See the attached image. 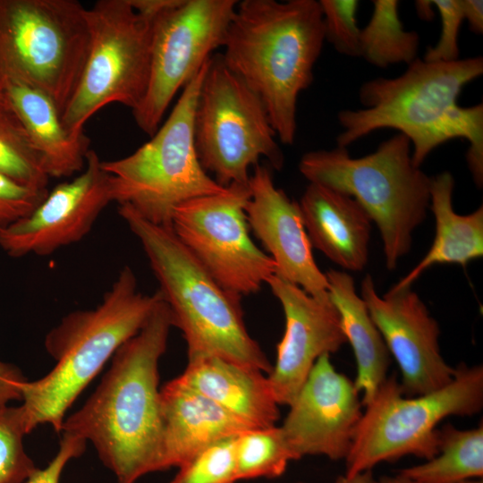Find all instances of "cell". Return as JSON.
Returning a JSON list of instances; mask_svg holds the SVG:
<instances>
[{"label":"cell","instance_id":"obj_1","mask_svg":"<svg viewBox=\"0 0 483 483\" xmlns=\"http://www.w3.org/2000/svg\"><path fill=\"white\" fill-rule=\"evenodd\" d=\"M174 326L162 300L141 327L113 355L112 364L61 432L89 440L117 483H136L165 470L158 363Z\"/></svg>","mask_w":483,"mask_h":483},{"label":"cell","instance_id":"obj_2","mask_svg":"<svg viewBox=\"0 0 483 483\" xmlns=\"http://www.w3.org/2000/svg\"><path fill=\"white\" fill-rule=\"evenodd\" d=\"M483 73L482 56L450 63L417 58L394 78H376L359 89L363 108L337 114L342 131L336 146L347 148L381 129H394L411 145L413 164L420 167L442 144L464 139L469 142L466 162L478 188L483 185V105H459L465 85Z\"/></svg>","mask_w":483,"mask_h":483},{"label":"cell","instance_id":"obj_3","mask_svg":"<svg viewBox=\"0 0 483 483\" xmlns=\"http://www.w3.org/2000/svg\"><path fill=\"white\" fill-rule=\"evenodd\" d=\"M324 42L317 0L237 3L221 56L261 100L283 144L294 143L298 97L313 81Z\"/></svg>","mask_w":483,"mask_h":483},{"label":"cell","instance_id":"obj_4","mask_svg":"<svg viewBox=\"0 0 483 483\" xmlns=\"http://www.w3.org/2000/svg\"><path fill=\"white\" fill-rule=\"evenodd\" d=\"M162 300L158 290L152 294L140 292L134 271L124 266L96 308L64 317L45 338L55 366L45 377L26 380L21 386L28 433L45 423L61 432L66 411Z\"/></svg>","mask_w":483,"mask_h":483},{"label":"cell","instance_id":"obj_5","mask_svg":"<svg viewBox=\"0 0 483 483\" xmlns=\"http://www.w3.org/2000/svg\"><path fill=\"white\" fill-rule=\"evenodd\" d=\"M118 214L142 246L188 356L212 355L267 375L273 365L247 330L242 297L224 288L171 226L149 222L127 207H118Z\"/></svg>","mask_w":483,"mask_h":483},{"label":"cell","instance_id":"obj_6","mask_svg":"<svg viewBox=\"0 0 483 483\" xmlns=\"http://www.w3.org/2000/svg\"><path fill=\"white\" fill-rule=\"evenodd\" d=\"M299 171L309 182L358 202L379 231L386 267L394 270L409 253L412 233L430 204L431 177L413 164L409 139L398 132L357 158L338 146L309 151L301 157Z\"/></svg>","mask_w":483,"mask_h":483},{"label":"cell","instance_id":"obj_7","mask_svg":"<svg viewBox=\"0 0 483 483\" xmlns=\"http://www.w3.org/2000/svg\"><path fill=\"white\" fill-rule=\"evenodd\" d=\"M209 59L182 89L149 140L124 157L101 161L112 202L157 225L171 226L177 206L226 189L203 169L194 143L195 108Z\"/></svg>","mask_w":483,"mask_h":483},{"label":"cell","instance_id":"obj_8","mask_svg":"<svg viewBox=\"0 0 483 483\" xmlns=\"http://www.w3.org/2000/svg\"><path fill=\"white\" fill-rule=\"evenodd\" d=\"M365 411L346 457V475L372 470L407 455L428 460L438 452V424L470 417L483 408V367L459 364L452 381L434 392L408 397L395 374L386 377Z\"/></svg>","mask_w":483,"mask_h":483},{"label":"cell","instance_id":"obj_9","mask_svg":"<svg viewBox=\"0 0 483 483\" xmlns=\"http://www.w3.org/2000/svg\"><path fill=\"white\" fill-rule=\"evenodd\" d=\"M86 12L76 0H0V87L30 85L62 114L88 56Z\"/></svg>","mask_w":483,"mask_h":483},{"label":"cell","instance_id":"obj_10","mask_svg":"<svg viewBox=\"0 0 483 483\" xmlns=\"http://www.w3.org/2000/svg\"><path fill=\"white\" fill-rule=\"evenodd\" d=\"M261 100L221 55L209 59L194 114V143L203 169L222 187L248 184L265 158L281 170L284 157Z\"/></svg>","mask_w":483,"mask_h":483},{"label":"cell","instance_id":"obj_11","mask_svg":"<svg viewBox=\"0 0 483 483\" xmlns=\"http://www.w3.org/2000/svg\"><path fill=\"white\" fill-rule=\"evenodd\" d=\"M89 46L79 84L61 114L72 134L103 107L117 103L133 111L149 80L156 19L139 13L130 0H98L87 8Z\"/></svg>","mask_w":483,"mask_h":483},{"label":"cell","instance_id":"obj_12","mask_svg":"<svg viewBox=\"0 0 483 483\" xmlns=\"http://www.w3.org/2000/svg\"><path fill=\"white\" fill-rule=\"evenodd\" d=\"M249 197V183H233L223 192L180 204L171 222L176 236L210 275L242 298L258 292L276 270L250 235Z\"/></svg>","mask_w":483,"mask_h":483},{"label":"cell","instance_id":"obj_13","mask_svg":"<svg viewBox=\"0 0 483 483\" xmlns=\"http://www.w3.org/2000/svg\"><path fill=\"white\" fill-rule=\"evenodd\" d=\"M237 0H180L156 19L149 80L132 111L137 126L152 136L177 92L223 47Z\"/></svg>","mask_w":483,"mask_h":483},{"label":"cell","instance_id":"obj_14","mask_svg":"<svg viewBox=\"0 0 483 483\" xmlns=\"http://www.w3.org/2000/svg\"><path fill=\"white\" fill-rule=\"evenodd\" d=\"M360 297L398 365L405 396L428 394L452 381L455 368L441 353L439 325L411 286H393L379 296L368 274L361 282Z\"/></svg>","mask_w":483,"mask_h":483},{"label":"cell","instance_id":"obj_15","mask_svg":"<svg viewBox=\"0 0 483 483\" xmlns=\"http://www.w3.org/2000/svg\"><path fill=\"white\" fill-rule=\"evenodd\" d=\"M101 161L89 149L80 174L48 191L29 216L0 232V248L14 258L48 256L82 240L112 202Z\"/></svg>","mask_w":483,"mask_h":483},{"label":"cell","instance_id":"obj_16","mask_svg":"<svg viewBox=\"0 0 483 483\" xmlns=\"http://www.w3.org/2000/svg\"><path fill=\"white\" fill-rule=\"evenodd\" d=\"M362 406L354 381L335 369L329 354L319 357L280 426L294 460L306 455L345 460Z\"/></svg>","mask_w":483,"mask_h":483},{"label":"cell","instance_id":"obj_17","mask_svg":"<svg viewBox=\"0 0 483 483\" xmlns=\"http://www.w3.org/2000/svg\"><path fill=\"white\" fill-rule=\"evenodd\" d=\"M267 284L279 301L285 319L275 363L267 377L278 404L289 406L318 359L338 352L346 339L330 297L315 298L276 275Z\"/></svg>","mask_w":483,"mask_h":483},{"label":"cell","instance_id":"obj_18","mask_svg":"<svg viewBox=\"0 0 483 483\" xmlns=\"http://www.w3.org/2000/svg\"><path fill=\"white\" fill-rule=\"evenodd\" d=\"M249 188L247 222L274 260L275 275L315 298L329 299L328 283L313 257L299 203L275 186L272 168L266 165L252 168Z\"/></svg>","mask_w":483,"mask_h":483},{"label":"cell","instance_id":"obj_19","mask_svg":"<svg viewBox=\"0 0 483 483\" xmlns=\"http://www.w3.org/2000/svg\"><path fill=\"white\" fill-rule=\"evenodd\" d=\"M165 470L205 447L256 428L177 377L160 389Z\"/></svg>","mask_w":483,"mask_h":483},{"label":"cell","instance_id":"obj_20","mask_svg":"<svg viewBox=\"0 0 483 483\" xmlns=\"http://www.w3.org/2000/svg\"><path fill=\"white\" fill-rule=\"evenodd\" d=\"M298 203L312 248L344 270H363L372 222L358 202L343 192L309 182Z\"/></svg>","mask_w":483,"mask_h":483},{"label":"cell","instance_id":"obj_21","mask_svg":"<svg viewBox=\"0 0 483 483\" xmlns=\"http://www.w3.org/2000/svg\"><path fill=\"white\" fill-rule=\"evenodd\" d=\"M264 372L212 355L188 356L178 380L253 428L275 426L280 417Z\"/></svg>","mask_w":483,"mask_h":483},{"label":"cell","instance_id":"obj_22","mask_svg":"<svg viewBox=\"0 0 483 483\" xmlns=\"http://www.w3.org/2000/svg\"><path fill=\"white\" fill-rule=\"evenodd\" d=\"M38 151L49 178L71 177L85 167L90 140L65 130L55 103L39 89L18 81L0 87Z\"/></svg>","mask_w":483,"mask_h":483},{"label":"cell","instance_id":"obj_23","mask_svg":"<svg viewBox=\"0 0 483 483\" xmlns=\"http://www.w3.org/2000/svg\"><path fill=\"white\" fill-rule=\"evenodd\" d=\"M454 179L449 172L431 177L429 209L435 218V237L419 262L395 288L411 286L427 269L441 264L466 267L483 256V206L467 215L457 214L453 206Z\"/></svg>","mask_w":483,"mask_h":483},{"label":"cell","instance_id":"obj_24","mask_svg":"<svg viewBox=\"0 0 483 483\" xmlns=\"http://www.w3.org/2000/svg\"><path fill=\"white\" fill-rule=\"evenodd\" d=\"M325 275L330 300L339 313L346 343H350L354 353V384L362 394L364 405L388 377L391 355L366 303L356 292L352 276L332 268Z\"/></svg>","mask_w":483,"mask_h":483},{"label":"cell","instance_id":"obj_25","mask_svg":"<svg viewBox=\"0 0 483 483\" xmlns=\"http://www.w3.org/2000/svg\"><path fill=\"white\" fill-rule=\"evenodd\" d=\"M438 452L424 462L399 473L415 483H454L483 478V426L460 429L446 424L438 429Z\"/></svg>","mask_w":483,"mask_h":483},{"label":"cell","instance_id":"obj_26","mask_svg":"<svg viewBox=\"0 0 483 483\" xmlns=\"http://www.w3.org/2000/svg\"><path fill=\"white\" fill-rule=\"evenodd\" d=\"M371 17L360 30V56L386 69L393 64H411L418 57L419 36L405 30L399 18V2L374 0Z\"/></svg>","mask_w":483,"mask_h":483},{"label":"cell","instance_id":"obj_27","mask_svg":"<svg viewBox=\"0 0 483 483\" xmlns=\"http://www.w3.org/2000/svg\"><path fill=\"white\" fill-rule=\"evenodd\" d=\"M237 480L282 476L295 461L281 427L256 428L235 437Z\"/></svg>","mask_w":483,"mask_h":483},{"label":"cell","instance_id":"obj_28","mask_svg":"<svg viewBox=\"0 0 483 483\" xmlns=\"http://www.w3.org/2000/svg\"><path fill=\"white\" fill-rule=\"evenodd\" d=\"M0 174L30 189L48 191L50 178L27 131L10 107L1 104Z\"/></svg>","mask_w":483,"mask_h":483},{"label":"cell","instance_id":"obj_29","mask_svg":"<svg viewBox=\"0 0 483 483\" xmlns=\"http://www.w3.org/2000/svg\"><path fill=\"white\" fill-rule=\"evenodd\" d=\"M27 434L21 405L0 410V483H25L37 470L23 446Z\"/></svg>","mask_w":483,"mask_h":483},{"label":"cell","instance_id":"obj_30","mask_svg":"<svg viewBox=\"0 0 483 483\" xmlns=\"http://www.w3.org/2000/svg\"><path fill=\"white\" fill-rule=\"evenodd\" d=\"M235 437L216 442L179 466L169 483H235Z\"/></svg>","mask_w":483,"mask_h":483},{"label":"cell","instance_id":"obj_31","mask_svg":"<svg viewBox=\"0 0 483 483\" xmlns=\"http://www.w3.org/2000/svg\"><path fill=\"white\" fill-rule=\"evenodd\" d=\"M323 16L325 40L340 53L352 57L360 56V29L356 13V0H319Z\"/></svg>","mask_w":483,"mask_h":483},{"label":"cell","instance_id":"obj_32","mask_svg":"<svg viewBox=\"0 0 483 483\" xmlns=\"http://www.w3.org/2000/svg\"><path fill=\"white\" fill-rule=\"evenodd\" d=\"M441 19V31L436 44L428 47L423 57L430 63H450L460 55L459 33L464 21L462 0H434Z\"/></svg>","mask_w":483,"mask_h":483},{"label":"cell","instance_id":"obj_33","mask_svg":"<svg viewBox=\"0 0 483 483\" xmlns=\"http://www.w3.org/2000/svg\"><path fill=\"white\" fill-rule=\"evenodd\" d=\"M47 192L22 186L0 174V232L29 216Z\"/></svg>","mask_w":483,"mask_h":483},{"label":"cell","instance_id":"obj_34","mask_svg":"<svg viewBox=\"0 0 483 483\" xmlns=\"http://www.w3.org/2000/svg\"><path fill=\"white\" fill-rule=\"evenodd\" d=\"M86 443L81 437L63 433L56 455L45 469H37L25 483H59L60 476L66 463L83 453Z\"/></svg>","mask_w":483,"mask_h":483},{"label":"cell","instance_id":"obj_35","mask_svg":"<svg viewBox=\"0 0 483 483\" xmlns=\"http://www.w3.org/2000/svg\"><path fill=\"white\" fill-rule=\"evenodd\" d=\"M27 379L14 365L0 360V410L12 401L21 400V385Z\"/></svg>","mask_w":483,"mask_h":483},{"label":"cell","instance_id":"obj_36","mask_svg":"<svg viewBox=\"0 0 483 483\" xmlns=\"http://www.w3.org/2000/svg\"><path fill=\"white\" fill-rule=\"evenodd\" d=\"M180 0H130L133 8L141 15L157 19L174 7Z\"/></svg>","mask_w":483,"mask_h":483},{"label":"cell","instance_id":"obj_37","mask_svg":"<svg viewBox=\"0 0 483 483\" xmlns=\"http://www.w3.org/2000/svg\"><path fill=\"white\" fill-rule=\"evenodd\" d=\"M463 18L470 30L475 34L483 32V2L481 0H462Z\"/></svg>","mask_w":483,"mask_h":483},{"label":"cell","instance_id":"obj_38","mask_svg":"<svg viewBox=\"0 0 483 483\" xmlns=\"http://www.w3.org/2000/svg\"><path fill=\"white\" fill-rule=\"evenodd\" d=\"M334 483H382L375 478L372 470H366L353 475H340Z\"/></svg>","mask_w":483,"mask_h":483},{"label":"cell","instance_id":"obj_39","mask_svg":"<svg viewBox=\"0 0 483 483\" xmlns=\"http://www.w3.org/2000/svg\"><path fill=\"white\" fill-rule=\"evenodd\" d=\"M416 11L422 20L429 21L434 16V12L432 9L433 3L432 1H416L415 3Z\"/></svg>","mask_w":483,"mask_h":483},{"label":"cell","instance_id":"obj_40","mask_svg":"<svg viewBox=\"0 0 483 483\" xmlns=\"http://www.w3.org/2000/svg\"><path fill=\"white\" fill-rule=\"evenodd\" d=\"M380 480L382 483H415L400 473L395 476L383 477Z\"/></svg>","mask_w":483,"mask_h":483},{"label":"cell","instance_id":"obj_41","mask_svg":"<svg viewBox=\"0 0 483 483\" xmlns=\"http://www.w3.org/2000/svg\"><path fill=\"white\" fill-rule=\"evenodd\" d=\"M454 483H483V480L482 479H473L462 480V481H458Z\"/></svg>","mask_w":483,"mask_h":483},{"label":"cell","instance_id":"obj_42","mask_svg":"<svg viewBox=\"0 0 483 483\" xmlns=\"http://www.w3.org/2000/svg\"><path fill=\"white\" fill-rule=\"evenodd\" d=\"M0 104L1 105H7L6 102H5L4 97L1 90H0Z\"/></svg>","mask_w":483,"mask_h":483},{"label":"cell","instance_id":"obj_43","mask_svg":"<svg viewBox=\"0 0 483 483\" xmlns=\"http://www.w3.org/2000/svg\"><path fill=\"white\" fill-rule=\"evenodd\" d=\"M297 483H306V482H303V481H299V482H297Z\"/></svg>","mask_w":483,"mask_h":483}]
</instances>
